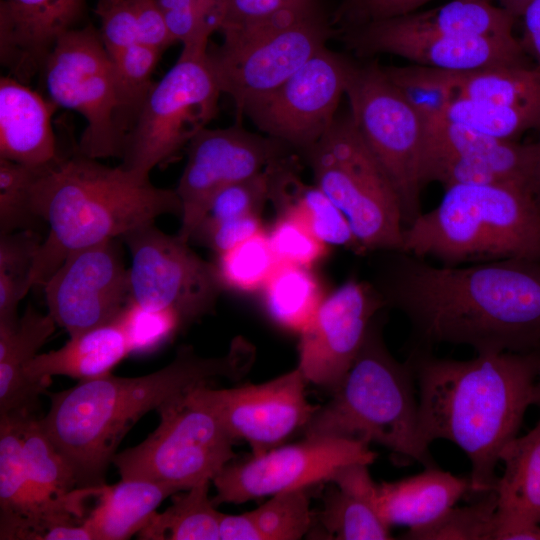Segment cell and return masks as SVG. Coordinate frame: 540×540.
Listing matches in <instances>:
<instances>
[{
	"label": "cell",
	"mask_w": 540,
	"mask_h": 540,
	"mask_svg": "<svg viewBox=\"0 0 540 540\" xmlns=\"http://www.w3.org/2000/svg\"><path fill=\"white\" fill-rule=\"evenodd\" d=\"M221 94L208 50L183 48L176 63L147 92L127 135L120 166L149 177L206 128Z\"/></svg>",
	"instance_id": "9"
},
{
	"label": "cell",
	"mask_w": 540,
	"mask_h": 540,
	"mask_svg": "<svg viewBox=\"0 0 540 540\" xmlns=\"http://www.w3.org/2000/svg\"><path fill=\"white\" fill-rule=\"evenodd\" d=\"M497 4L512 15L519 18L530 0H495Z\"/></svg>",
	"instance_id": "56"
},
{
	"label": "cell",
	"mask_w": 540,
	"mask_h": 540,
	"mask_svg": "<svg viewBox=\"0 0 540 540\" xmlns=\"http://www.w3.org/2000/svg\"><path fill=\"white\" fill-rule=\"evenodd\" d=\"M493 540H540V521L496 517Z\"/></svg>",
	"instance_id": "54"
},
{
	"label": "cell",
	"mask_w": 540,
	"mask_h": 540,
	"mask_svg": "<svg viewBox=\"0 0 540 540\" xmlns=\"http://www.w3.org/2000/svg\"><path fill=\"white\" fill-rule=\"evenodd\" d=\"M345 95L354 125L397 193L406 227L422 213L425 121L374 62L352 61Z\"/></svg>",
	"instance_id": "12"
},
{
	"label": "cell",
	"mask_w": 540,
	"mask_h": 540,
	"mask_svg": "<svg viewBox=\"0 0 540 540\" xmlns=\"http://www.w3.org/2000/svg\"><path fill=\"white\" fill-rule=\"evenodd\" d=\"M403 231L402 251L458 266L503 259L540 262V206L520 184H457Z\"/></svg>",
	"instance_id": "5"
},
{
	"label": "cell",
	"mask_w": 540,
	"mask_h": 540,
	"mask_svg": "<svg viewBox=\"0 0 540 540\" xmlns=\"http://www.w3.org/2000/svg\"><path fill=\"white\" fill-rule=\"evenodd\" d=\"M306 385L296 367L264 383L228 389L200 385L192 393L217 415L235 440L246 441L252 455H259L304 430L317 408L306 398Z\"/></svg>",
	"instance_id": "20"
},
{
	"label": "cell",
	"mask_w": 540,
	"mask_h": 540,
	"mask_svg": "<svg viewBox=\"0 0 540 540\" xmlns=\"http://www.w3.org/2000/svg\"><path fill=\"white\" fill-rule=\"evenodd\" d=\"M129 2L135 14L140 43L162 53L175 43L157 0H129Z\"/></svg>",
	"instance_id": "51"
},
{
	"label": "cell",
	"mask_w": 540,
	"mask_h": 540,
	"mask_svg": "<svg viewBox=\"0 0 540 540\" xmlns=\"http://www.w3.org/2000/svg\"><path fill=\"white\" fill-rule=\"evenodd\" d=\"M382 69L425 122L441 119L446 107L455 97L456 71L418 64L382 66Z\"/></svg>",
	"instance_id": "38"
},
{
	"label": "cell",
	"mask_w": 540,
	"mask_h": 540,
	"mask_svg": "<svg viewBox=\"0 0 540 540\" xmlns=\"http://www.w3.org/2000/svg\"><path fill=\"white\" fill-rule=\"evenodd\" d=\"M176 492L167 484L121 478L117 484L101 486L99 502L83 522L95 540H125L138 533L162 501Z\"/></svg>",
	"instance_id": "30"
},
{
	"label": "cell",
	"mask_w": 540,
	"mask_h": 540,
	"mask_svg": "<svg viewBox=\"0 0 540 540\" xmlns=\"http://www.w3.org/2000/svg\"><path fill=\"white\" fill-rule=\"evenodd\" d=\"M132 347L118 318L109 324L70 337L61 348L38 354L27 366V378L47 386L52 376L89 380L111 373Z\"/></svg>",
	"instance_id": "29"
},
{
	"label": "cell",
	"mask_w": 540,
	"mask_h": 540,
	"mask_svg": "<svg viewBox=\"0 0 540 540\" xmlns=\"http://www.w3.org/2000/svg\"><path fill=\"white\" fill-rule=\"evenodd\" d=\"M161 54L159 50L137 42L111 56L123 84L142 102L153 85L151 75Z\"/></svg>",
	"instance_id": "48"
},
{
	"label": "cell",
	"mask_w": 540,
	"mask_h": 540,
	"mask_svg": "<svg viewBox=\"0 0 540 540\" xmlns=\"http://www.w3.org/2000/svg\"><path fill=\"white\" fill-rule=\"evenodd\" d=\"M538 352H539V365H538V376H537V381L535 385L534 405H536L540 409V350Z\"/></svg>",
	"instance_id": "58"
},
{
	"label": "cell",
	"mask_w": 540,
	"mask_h": 540,
	"mask_svg": "<svg viewBox=\"0 0 540 540\" xmlns=\"http://www.w3.org/2000/svg\"><path fill=\"white\" fill-rule=\"evenodd\" d=\"M321 6L319 0H226V16L219 31L251 27Z\"/></svg>",
	"instance_id": "46"
},
{
	"label": "cell",
	"mask_w": 540,
	"mask_h": 540,
	"mask_svg": "<svg viewBox=\"0 0 540 540\" xmlns=\"http://www.w3.org/2000/svg\"><path fill=\"white\" fill-rule=\"evenodd\" d=\"M215 265L224 288L248 293L261 291L278 262L264 229L219 254Z\"/></svg>",
	"instance_id": "39"
},
{
	"label": "cell",
	"mask_w": 540,
	"mask_h": 540,
	"mask_svg": "<svg viewBox=\"0 0 540 540\" xmlns=\"http://www.w3.org/2000/svg\"><path fill=\"white\" fill-rule=\"evenodd\" d=\"M535 145V166H534V175L532 181V190L534 196L540 206V138Z\"/></svg>",
	"instance_id": "57"
},
{
	"label": "cell",
	"mask_w": 540,
	"mask_h": 540,
	"mask_svg": "<svg viewBox=\"0 0 540 540\" xmlns=\"http://www.w3.org/2000/svg\"><path fill=\"white\" fill-rule=\"evenodd\" d=\"M33 215L48 225L36 254L30 288L43 285L67 256L126 232L159 216H181L175 190L154 186L120 165L109 167L79 153H58L34 167L29 188Z\"/></svg>",
	"instance_id": "4"
},
{
	"label": "cell",
	"mask_w": 540,
	"mask_h": 540,
	"mask_svg": "<svg viewBox=\"0 0 540 540\" xmlns=\"http://www.w3.org/2000/svg\"><path fill=\"white\" fill-rule=\"evenodd\" d=\"M266 233L278 264L311 268L329 251V245L316 238L297 221L284 215H278Z\"/></svg>",
	"instance_id": "43"
},
{
	"label": "cell",
	"mask_w": 540,
	"mask_h": 540,
	"mask_svg": "<svg viewBox=\"0 0 540 540\" xmlns=\"http://www.w3.org/2000/svg\"><path fill=\"white\" fill-rule=\"evenodd\" d=\"M498 499L495 490L474 503L453 507L434 523L403 536L411 540H493Z\"/></svg>",
	"instance_id": "40"
},
{
	"label": "cell",
	"mask_w": 540,
	"mask_h": 540,
	"mask_svg": "<svg viewBox=\"0 0 540 540\" xmlns=\"http://www.w3.org/2000/svg\"><path fill=\"white\" fill-rule=\"evenodd\" d=\"M118 320L127 333L132 351L154 348L182 327L175 314L144 309L132 301Z\"/></svg>",
	"instance_id": "45"
},
{
	"label": "cell",
	"mask_w": 540,
	"mask_h": 540,
	"mask_svg": "<svg viewBox=\"0 0 540 540\" xmlns=\"http://www.w3.org/2000/svg\"><path fill=\"white\" fill-rule=\"evenodd\" d=\"M296 164L292 154L269 166V201L278 214L294 219L329 246L364 254L343 213L318 186L300 178Z\"/></svg>",
	"instance_id": "25"
},
{
	"label": "cell",
	"mask_w": 540,
	"mask_h": 540,
	"mask_svg": "<svg viewBox=\"0 0 540 540\" xmlns=\"http://www.w3.org/2000/svg\"><path fill=\"white\" fill-rule=\"evenodd\" d=\"M186 148L187 161L175 191L182 205L178 235L187 242L217 192L262 172L294 152L279 140L240 126L204 128Z\"/></svg>",
	"instance_id": "16"
},
{
	"label": "cell",
	"mask_w": 540,
	"mask_h": 540,
	"mask_svg": "<svg viewBox=\"0 0 540 540\" xmlns=\"http://www.w3.org/2000/svg\"><path fill=\"white\" fill-rule=\"evenodd\" d=\"M377 454L369 444L336 436H305L300 442L282 444L259 455L230 464L212 480L217 506L241 504L281 491L306 489L319 482H330L343 466L372 464Z\"/></svg>",
	"instance_id": "15"
},
{
	"label": "cell",
	"mask_w": 540,
	"mask_h": 540,
	"mask_svg": "<svg viewBox=\"0 0 540 540\" xmlns=\"http://www.w3.org/2000/svg\"><path fill=\"white\" fill-rule=\"evenodd\" d=\"M253 347L236 338L229 352L205 358L181 346L165 367L138 377L110 374L50 394V407L40 424L73 467L78 488L104 483L120 442L146 413L217 378L237 380L250 368Z\"/></svg>",
	"instance_id": "3"
},
{
	"label": "cell",
	"mask_w": 540,
	"mask_h": 540,
	"mask_svg": "<svg viewBox=\"0 0 540 540\" xmlns=\"http://www.w3.org/2000/svg\"><path fill=\"white\" fill-rule=\"evenodd\" d=\"M468 492L469 478L439 467L425 468L419 474L377 484L375 506L389 527L417 530L440 519Z\"/></svg>",
	"instance_id": "24"
},
{
	"label": "cell",
	"mask_w": 540,
	"mask_h": 540,
	"mask_svg": "<svg viewBox=\"0 0 540 540\" xmlns=\"http://www.w3.org/2000/svg\"><path fill=\"white\" fill-rule=\"evenodd\" d=\"M264 540H297L311 529L313 514L306 489L281 491L251 511Z\"/></svg>",
	"instance_id": "41"
},
{
	"label": "cell",
	"mask_w": 540,
	"mask_h": 540,
	"mask_svg": "<svg viewBox=\"0 0 540 540\" xmlns=\"http://www.w3.org/2000/svg\"><path fill=\"white\" fill-rule=\"evenodd\" d=\"M406 33L465 37H512L515 18L493 0H451L422 12L378 20Z\"/></svg>",
	"instance_id": "31"
},
{
	"label": "cell",
	"mask_w": 540,
	"mask_h": 540,
	"mask_svg": "<svg viewBox=\"0 0 540 540\" xmlns=\"http://www.w3.org/2000/svg\"><path fill=\"white\" fill-rule=\"evenodd\" d=\"M263 305L279 326L300 333L324 299L311 268L278 264L261 289Z\"/></svg>",
	"instance_id": "34"
},
{
	"label": "cell",
	"mask_w": 540,
	"mask_h": 540,
	"mask_svg": "<svg viewBox=\"0 0 540 540\" xmlns=\"http://www.w3.org/2000/svg\"><path fill=\"white\" fill-rule=\"evenodd\" d=\"M431 0H344L337 21L345 28L416 11Z\"/></svg>",
	"instance_id": "50"
},
{
	"label": "cell",
	"mask_w": 540,
	"mask_h": 540,
	"mask_svg": "<svg viewBox=\"0 0 540 540\" xmlns=\"http://www.w3.org/2000/svg\"><path fill=\"white\" fill-rule=\"evenodd\" d=\"M24 418L0 415V538L41 540L50 524L25 467Z\"/></svg>",
	"instance_id": "26"
},
{
	"label": "cell",
	"mask_w": 540,
	"mask_h": 540,
	"mask_svg": "<svg viewBox=\"0 0 540 540\" xmlns=\"http://www.w3.org/2000/svg\"><path fill=\"white\" fill-rule=\"evenodd\" d=\"M346 45L358 56L392 54L414 64L470 72L500 66L530 64L515 37H465L417 34L393 30L381 21L344 29Z\"/></svg>",
	"instance_id": "21"
},
{
	"label": "cell",
	"mask_w": 540,
	"mask_h": 540,
	"mask_svg": "<svg viewBox=\"0 0 540 540\" xmlns=\"http://www.w3.org/2000/svg\"><path fill=\"white\" fill-rule=\"evenodd\" d=\"M34 167L0 158V234L36 230L42 222L30 210Z\"/></svg>",
	"instance_id": "42"
},
{
	"label": "cell",
	"mask_w": 540,
	"mask_h": 540,
	"mask_svg": "<svg viewBox=\"0 0 540 540\" xmlns=\"http://www.w3.org/2000/svg\"><path fill=\"white\" fill-rule=\"evenodd\" d=\"M160 8L187 7L225 20L226 0H157Z\"/></svg>",
	"instance_id": "55"
},
{
	"label": "cell",
	"mask_w": 540,
	"mask_h": 540,
	"mask_svg": "<svg viewBox=\"0 0 540 540\" xmlns=\"http://www.w3.org/2000/svg\"><path fill=\"white\" fill-rule=\"evenodd\" d=\"M368 464L352 463L340 468L331 478L320 512L325 534L336 540L393 539L390 527L381 519L375 506L377 483Z\"/></svg>",
	"instance_id": "28"
},
{
	"label": "cell",
	"mask_w": 540,
	"mask_h": 540,
	"mask_svg": "<svg viewBox=\"0 0 540 540\" xmlns=\"http://www.w3.org/2000/svg\"><path fill=\"white\" fill-rule=\"evenodd\" d=\"M385 310L372 320L354 363L331 399L316 408L304 434L377 443L400 460L438 467L419 434L411 360L397 361L384 342Z\"/></svg>",
	"instance_id": "6"
},
{
	"label": "cell",
	"mask_w": 540,
	"mask_h": 540,
	"mask_svg": "<svg viewBox=\"0 0 540 540\" xmlns=\"http://www.w3.org/2000/svg\"><path fill=\"white\" fill-rule=\"evenodd\" d=\"M40 74L48 99L86 120L76 150L95 159L121 158L142 101L123 84L99 32L88 25L64 33Z\"/></svg>",
	"instance_id": "7"
},
{
	"label": "cell",
	"mask_w": 540,
	"mask_h": 540,
	"mask_svg": "<svg viewBox=\"0 0 540 540\" xmlns=\"http://www.w3.org/2000/svg\"><path fill=\"white\" fill-rule=\"evenodd\" d=\"M131 255V301L175 314L187 326L214 311L224 287L215 264L198 256L178 234L147 222L121 237Z\"/></svg>",
	"instance_id": "13"
},
{
	"label": "cell",
	"mask_w": 540,
	"mask_h": 540,
	"mask_svg": "<svg viewBox=\"0 0 540 540\" xmlns=\"http://www.w3.org/2000/svg\"><path fill=\"white\" fill-rule=\"evenodd\" d=\"M57 106L11 76L0 78V158L30 167L59 153L52 129Z\"/></svg>",
	"instance_id": "23"
},
{
	"label": "cell",
	"mask_w": 540,
	"mask_h": 540,
	"mask_svg": "<svg viewBox=\"0 0 540 540\" xmlns=\"http://www.w3.org/2000/svg\"><path fill=\"white\" fill-rule=\"evenodd\" d=\"M96 13L101 20V40L110 56L138 41V28L129 0H99Z\"/></svg>",
	"instance_id": "47"
},
{
	"label": "cell",
	"mask_w": 540,
	"mask_h": 540,
	"mask_svg": "<svg viewBox=\"0 0 540 540\" xmlns=\"http://www.w3.org/2000/svg\"><path fill=\"white\" fill-rule=\"evenodd\" d=\"M269 166L262 172L230 184L217 192L203 220H227L260 215L265 203L269 201Z\"/></svg>",
	"instance_id": "44"
},
{
	"label": "cell",
	"mask_w": 540,
	"mask_h": 540,
	"mask_svg": "<svg viewBox=\"0 0 540 540\" xmlns=\"http://www.w3.org/2000/svg\"><path fill=\"white\" fill-rule=\"evenodd\" d=\"M442 118L503 140L517 141L529 130H540L539 111L461 97L451 100Z\"/></svg>",
	"instance_id": "37"
},
{
	"label": "cell",
	"mask_w": 540,
	"mask_h": 540,
	"mask_svg": "<svg viewBox=\"0 0 540 540\" xmlns=\"http://www.w3.org/2000/svg\"><path fill=\"white\" fill-rule=\"evenodd\" d=\"M203 481L172 495L171 505L156 512L137 533L145 540H220L221 512L209 497V484Z\"/></svg>",
	"instance_id": "33"
},
{
	"label": "cell",
	"mask_w": 540,
	"mask_h": 540,
	"mask_svg": "<svg viewBox=\"0 0 540 540\" xmlns=\"http://www.w3.org/2000/svg\"><path fill=\"white\" fill-rule=\"evenodd\" d=\"M418 387V430L430 445L456 444L471 463V492L494 490L503 448L534 405L539 352L480 353L469 360L409 357Z\"/></svg>",
	"instance_id": "2"
},
{
	"label": "cell",
	"mask_w": 540,
	"mask_h": 540,
	"mask_svg": "<svg viewBox=\"0 0 540 540\" xmlns=\"http://www.w3.org/2000/svg\"><path fill=\"white\" fill-rule=\"evenodd\" d=\"M221 33L223 43L208 57L221 93L231 97L241 117L249 102L278 87L326 47L335 31L321 6Z\"/></svg>",
	"instance_id": "10"
},
{
	"label": "cell",
	"mask_w": 540,
	"mask_h": 540,
	"mask_svg": "<svg viewBox=\"0 0 540 540\" xmlns=\"http://www.w3.org/2000/svg\"><path fill=\"white\" fill-rule=\"evenodd\" d=\"M264 230L260 215L227 220H203L192 239L200 241L217 255Z\"/></svg>",
	"instance_id": "49"
},
{
	"label": "cell",
	"mask_w": 540,
	"mask_h": 540,
	"mask_svg": "<svg viewBox=\"0 0 540 540\" xmlns=\"http://www.w3.org/2000/svg\"><path fill=\"white\" fill-rule=\"evenodd\" d=\"M192 390L157 411L159 425L144 441L114 456L121 478L151 480L182 491L212 481L230 463L235 439Z\"/></svg>",
	"instance_id": "11"
},
{
	"label": "cell",
	"mask_w": 540,
	"mask_h": 540,
	"mask_svg": "<svg viewBox=\"0 0 540 540\" xmlns=\"http://www.w3.org/2000/svg\"><path fill=\"white\" fill-rule=\"evenodd\" d=\"M41 239L32 230L0 234V328L18 325L17 307L30 289Z\"/></svg>",
	"instance_id": "36"
},
{
	"label": "cell",
	"mask_w": 540,
	"mask_h": 540,
	"mask_svg": "<svg viewBox=\"0 0 540 540\" xmlns=\"http://www.w3.org/2000/svg\"><path fill=\"white\" fill-rule=\"evenodd\" d=\"M500 462L504 472L494 487L497 518L540 521V419L503 448Z\"/></svg>",
	"instance_id": "32"
},
{
	"label": "cell",
	"mask_w": 540,
	"mask_h": 540,
	"mask_svg": "<svg viewBox=\"0 0 540 540\" xmlns=\"http://www.w3.org/2000/svg\"><path fill=\"white\" fill-rule=\"evenodd\" d=\"M425 126L423 186L508 183L532 189L534 143L494 138L443 118L426 121Z\"/></svg>",
	"instance_id": "18"
},
{
	"label": "cell",
	"mask_w": 540,
	"mask_h": 540,
	"mask_svg": "<svg viewBox=\"0 0 540 540\" xmlns=\"http://www.w3.org/2000/svg\"><path fill=\"white\" fill-rule=\"evenodd\" d=\"M351 63L326 46L278 87L249 102L241 116L265 135L305 153L337 117Z\"/></svg>",
	"instance_id": "14"
},
{
	"label": "cell",
	"mask_w": 540,
	"mask_h": 540,
	"mask_svg": "<svg viewBox=\"0 0 540 540\" xmlns=\"http://www.w3.org/2000/svg\"><path fill=\"white\" fill-rule=\"evenodd\" d=\"M42 286L48 314L70 337L114 322L131 302L117 238L70 253Z\"/></svg>",
	"instance_id": "17"
},
{
	"label": "cell",
	"mask_w": 540,
	"mask_h": 540,
	"mask_svg": "<svg viewBox=\"0 0 540 540\" xmlns=\"http://www.w3.org/2000/svg\"><path fill=\"white\" fill-rule=\"evenodd\" d=\"M519 18L523 24L521 45L540 69V0H530Z\"/></svg>",
	"instance_id": "52"
},
{
	"label": "cell",
	"mask_w": 540,
	"mask_h": 540,
	"mask_svg": "<svg viewBox=\"0 0 540 540\" xmlns=\"http://www.w3.org/2000/svg\"><path fill=\"white\" fill-rule=\"evenodd\" d=\"M386 305L372 282L349 279L325 295L299 333V361L307 384L333 393L354 363L374 317Z\"/></svg>",
	"instance_id": "19"
},
{
	"label": "cell",
	"mask_w": 540,
	"mask_h": 540,
	"mask_svg": "<svg viewBox=\"0 0 540 540\" xmlns=\"http://www.w3.org/2000/svg\"><path fill=\"white\" fill-rule=\"evenodd\" d=\"M304 155L314 184L346 217L364 253L402 250L405 226L399 198L350 113L337 116Z\"/></svg>",
	"instance_id": "8"
},
{
	"label": "cell",
	"mask_w": 540,
	"mask_h": 540,
	"mask_svg": "<svg viewBox=\"0 0 540 540\" xmlns=\"http://www.w3.org/2000/svg\"><path fill=\"white\" fill-rule=\"evenodd\" d=\"M85 0H1L0 60L27 84L40 74L57 40L83 15Z\"/></svg>",
	"instance_id": "22"
},
{
	"label": "cell",
	"mask_w": 540,
	"mask_h": 540,
	"mask_svg": "<svg viewBox=\"0 0 540 540\" xmlns=\"http://www.w3.org/2000/svg\"><path fill=\"white\" fill-rule=\"evenodd\" d=\"M220 540H264L251 511L228 515L221 513Z\"/></svg>",
	"instance_id": "53"
},
{
	"label": "cell",
	"mask_w": 540,
	"mask_h": 540,
	"mask_svg": "<svg viewBox=\"0 0 540 540\" xmlns=\"http://www.w3.org/2000/svg\"><path fill=\"white\" fill-rule=\"evenodd\" d=\"M57 325L47 313L28 306L17 327L0 328V415L32 417L46 387L31 382L25 373Z\"/></svg>",
	"instance_id": "27"
},
{
	"label": "cell",
	"mask_w": 540,
	"mask_h": 540,
	"mask_svg": "<svg viewBox=\"0 0 540 540\" xmlns=\"http://www.w3.org/2000/svg\"><path fill=\"white\" fill-rule=\"evenodd\" d=\"M378 252L372 283L422 346L466 345L477 354L540 350V262L436 266L402 250Z\"/></svg>",
	"instance_id": "1"
},
{
	"label": "cell",
	"mask_w": 540,
	"mask_h": 540,
	"mask_svg": "<svg viewBox=\"0 0 540 540\" xmlns=\"http://www.w3.org/2000/svg\"><path fill=\"white\" fill-rule=\"evenodd\" d=\"M454 92V98L540 112V69L527 64L456 72Z\"/></svg>",
	"instance_id": "35"
}]
</instances>
